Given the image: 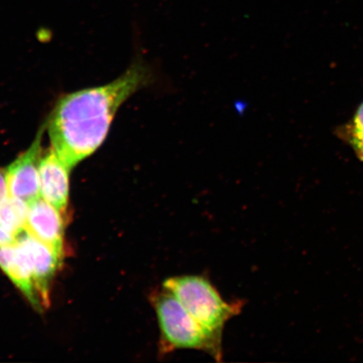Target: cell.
Wrapping results in <instances>:
<instances>
[{
	"label": "cell",
	"instance_id": "cell-1",
	"mask_svg": "<svg viewBox=\"0 0 363 363\" xmlns=\"http://www.w3.org/2000/svg\"><path fill=\"white\" fill-rule=\"evenodd\" d=\"M157 74L156 68L139 59L111 83L65 95L57 102L48 129L52 148L68 169L96 152L122 104L156 84Z\"/></svg>",
	"mask_w": 363,
	"mask_h": 363
},
{
	"label": "cell",
	"instance_id": "cell-2",
	"mask_svg": "<svg viewBox=\"0 0 363 363\" xmlns=\"http://www.w3.org/2000/svg\"><path fill=\"white\" fill-rule=\"evenodd\" d=\"M150 299L160 329V355L179 349H194L206 352L216 362H221L222 337L203 328L174 294L162 288L154 291Z\"/></svg>",
	"mask_w": 363,
	"mask_h": 363
},
{
	"label": "cell",
	"instance_id": "cell-3",
	"mask_svg": "<svg viewBox=\"0 0 363 363\" xmlns=\"http://www.w3.org/2000/svg\"><path fill=\"white\" fill-rule=\"evenodd\" d=\"M162 288L174 294L203 328L220 337L226 322L242 311V302L225 301L211 281L203 276L171 277L162 283Z\"/></svg>",
	"mask_w": 363,
	"mask_h": 363
},
{
	"label": "cell",
	"instance_id": "cell-4",
	"mask_svg": "<svg viewBox=\"0 0 363 363\" xmlns=\"http://www.w3.org/2000/svg\"><path fill=\"white\" fill-rule=\"evenodd\" d=\"M45 126L27 151L13 161L6 172L9 195L31 203L40 198L39 165Z\"/></svg>",
	"mask_w": 363,
	"mask_h": 363
},
{
	"label": "cell",
	"instance_id": "cell-5",
	"mask_svg": "<svg viewBox=\"0 0 363 363\" xmlns=\"http://www.w3.org/2000/svg\"><path fill=\"white\" fill-rule=\"evenodd\" d=\"M16 242L29 258L35 289L43 306L47 307L50 303V285L61 265L62 256L26 230L18 235Z\"/></svg>",
	"mask_w": 363,
	"mask_h": 363
},
{
	"label": "cell",
	"instance_id": "cell-6",
	"mask_svg": "<svg viewBox=\"0 0 363 363\" xmlns=\"http://www.w3.org/2000/svg\"><path fill=\"white\" fill-rule=\"evenodd\" d=\"M65 215L43 198L29 203L26 231L63 256Z\"/></svg>",
	"mask_w": 363,
	"mask_h": 363
},
{
	"label": "cell",
	"instance_id": "cell-7",
	"mask_svg": "<svg viewBox=\"0 0 363 363\" xmlns=\"http://www.w3.org/2000/svg\"><path fill=\"white\" fill-rule=\"evenodd\" d=\"M65 163L58 157L54 149H50L40 158L39 165L40 196L67 214L69 197V172Z\"/></svg>",
	"mask_w": 363,
	"mask_h": 363
},
{
	"label": "cell",
	"instance_id": "cell-8",
	"mask_svg": "<svg viewBox=\"0 0 363 363\" xmlns=\"http://www.w3.org/2000/svg\"><path fill=\"white\" fill-rule=\"evenodd\" d=\"M0 267L33 307L38 310L42 308L29 258L16 242L0 247Z\"/></svg>",
	"mask_w": 363,
	"mask_h": 363
},
{
	"label": "cell",
	"instance_id": "cell-9",
	"mask_svg": "<svg viewBox=\"0 0 363 363\" xmlns=\"http://www.w3.org/2000/svg\"><path fill=\"white\" fill-rule=\"evenodd\" d=\"M29 203L20 199L9 196L0 203V225L13 238L26 230Z\"/></svg>",
	"mask_w": 363,
	"mask_h": 363
},
{
	"label": "cell",
	"instance_id": "cell-10",
	"mask_svg": "<svg viewBox=\"0 0 363 363\" xmlns=\"http://www.w3.org/2000/svg\"><path fill=\"white\" fill-rule=\"evenodd\" d=\"M345 138L350 143L358 158L363 162V103L352 121L344 128Z\"/></svg>",
	"mask_w": 363,
	"mask_h": 363
},
{
	"label": "cell",
	"instance_id": "cell-11",
	"mask_svg": "<svg viewBox=\"0 0 363 363\" xmlns=\"http://www.w3.org/2000/svg\"><path fill=\"white\" fill-rule=\"evenodd\" d=\"M9 196L7 181H6V170L0 169V203Z\"/></svg>",
	"mask_w": 363,
	"mask_h": 363
},
{
	"label": "cell",
	"instance_id": "cell-12",
	"mask_svg": "<svg viewBox=\"0 0 363 363\" xmlns=\"http://www.w3.org/2000/svg\"><path fill=\"white\" fill-rule=\"evenodd\" d=\"M16 242V238L4 230L0 225V247L7 246Z\"/></svg>",
	"mask_w": 363,
	"mask_h": 363
}]
</instances>
